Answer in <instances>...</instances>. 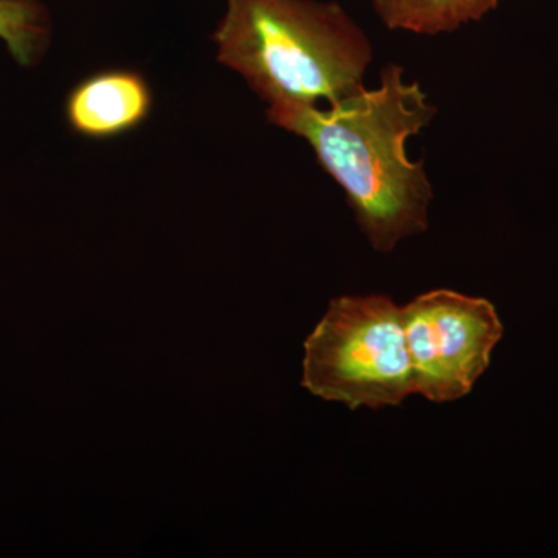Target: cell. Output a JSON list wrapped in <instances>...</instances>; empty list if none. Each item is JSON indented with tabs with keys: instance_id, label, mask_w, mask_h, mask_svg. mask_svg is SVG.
Returning a JSON list of instances; mask_svg holds the SVG:
<instances>
[{
	"instance_id": "obj_1",
	"label": "cell",
	"mask_w": 558,
	"mask_h": 558,
	"mask_svg": "<svg viewBox=\"0 0 558 558\" xmlns=\"http://www.w3.org/2000/svg\"><path fill=\"white\" fill-rule=\"evenodd\" d=\"M436 113L421 84L407 81L398 64L381 69L376 89L363 86L336 105L278 102L267 109L270 123L310 143L380 253L427 230L433 186L424 161L411 160L407 146Z\"/></svg>"
},
{
	"instance_id": "obj_3",
	"label": "cell",
	"mask_w": 558,
	"mask_h": 558,
	"mask_svg": "<svg viewBox=\"0 0 558 558\" xmlns=\"http://www.w3.org/2000/svg\"><path fill=\"white\" fill-rule=\"evenodd\" d=\"M304 351L301 385L326 402L379 410L413 395L402 306L391 296L333 299Z\"/></svg>"
},
{
	"instance_id": "obj_7",
	"label": "cell",
	"mask_w": 558,
	"mask_h": 558,
	"mask_svg": "<svg viewBox=\"0 0 558 558\" xmlns=\"http://www.w3.org/2000/svg\"><path fill=\"white\" fill-rule=\"evenodd\" d=\"M0 38L21 65H33L50 39V17L38 0H0Z\"/></svg>"
},
{
	"instance_id": "obj_6",
	"label": "cell",
	"mask_w": 558,
	"mask_h": 558,
	"mask_svg": "<svg viewBox=\"0 0 558 558\" xmlns=\"http://www.w3.org/2000/svg\"><path fill=\"white\" fill-rule=\"evenodd\" d=\"M389 31L440 35L487 16L499 0H369Z\"/></svg>"
},
{
	"instance_id": "obj_2",
	"label": "cell",
	"mask_w": 558,
	"mask_h": 558,
	"mask_svg": "<svg viewBox=\"0 0 558 558\" xmlns=\"http://www.w3.org/2000/svg\"><path fill=\"white\" fill-rule=\"evenodd\" d=\"M218 60L269 105L332 106L362 89L373 46L339 2L226 0Z\"/></svg>"
},
{
	"instance_id": "obj_5",
	"label": "cell",
	"mask_w": 558,
	"mask_h": 558,
	"mask_svg": "<svg viewBox=\"0 0 558 558\" xmlns=\"http://www.w3.org/2000/svg\"><path fill=\"white\" fill-rule=\"evenodd\" d=\"M153 105V90L142 73L102 70L73 87L65 101V119L83 137L108 140L142 126Z\"/></svg>"
},
{
	"instance_id": "obj_4",
	"label": "cell",
	"mask_w": 558,
	"mask_h": 558,
	"mask_svg": "<svg viewBox=\"0 0 558 558\" xmlns=\"http://www.w3.org/2000/svg\"><path fill=\"white\" fill-rule=\"evenodd\" d=\"M402 314L413 395L435 403L465 398L505 333L494 304L435 289L402 306Z\"/></svg>"
}]
</instances>
